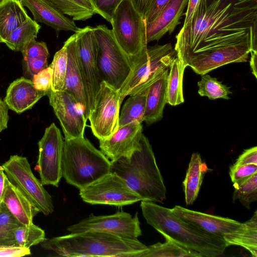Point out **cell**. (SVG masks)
<instances>
[{
  "label": "cell",
  "instance_id": "6da1fadb",
  "mask_svg": "<svg viewBox=\"0 0 257 257\" xmlns=\"http://www.w3.org/2000/svg\"><path fill=\"white\" fill-rule=\"evenodd\" d=\"M174 49L202 75L257 52V0H200L176 37Z\"/></svg>",
  "mask_w": 257,
  "mask_h": 257
},
{
  "label": "cell",
  "instance_id": "7a4b0ae2",
  "mask_svg": "<svg viewBox=\"0 0 257 257\" xmlns=\"http://www.w3.org/2000/svg\"><path fill=\"white\" fill-rule=\"evenodd\" d=\"M40 244L59 256L68 257H136L147 249V246L138 239L123 238L96 230L46 238Z\"/></svg>",
  "mask_w": 257,
  "mask_h": 257
},
{
  "label": "cell",
  "instance_id": "3957f363",
  "mask_svg": "<svg viewBox=\"0 0 257 257\" xmlns=\"http://www.w3.org/2000/svg\"><path fill=\"white\" fill-rule=\"evenodd\" d=\"M142 214L147 222L179 245L206 257L221 255L227 246L224 240L209 235L183 220L171 209L154 202L141 201Z\"/></svg>",
  "mask_w": 257,
  "mask_h": 257
},
{
  "label": "cell",
  "instance_id": "277c9868",
  "mask_svg": "<svg viewBox=\"0 0 257 257\" xmlns=\"http://www.w3.org/2000/svg\"><path fill=\"white\" fill-rule=\"evenodd\" d=\"M111 172L122 178L142 201L162 203L166 189L148 139L143 134L140 148L129 158L111 162Z\"/></svg>",
  "mask_w": 257,
  "mask_h": 257
},
{
  "label": "cell",
  "instance_id": "5b68a950",
  "mask_svg": "<svg viewBox=\"0 0 257 257\" xmlns=\"http://www.w3.org/2000/svg\"><path fill=\"white\" fill-rule=\"evenodd\" d=\"M111 161L84 137L65 140L62 175L81 189L111 172Z\"/></svg>",
  "mask_w": 257,
  "mask_h": 257
},
{
  "label": "cell",
  "instance_id": "8992f818",
  "mask_svg": "<svg viewBox=\"0 0 257 257\" xmlns=\"http://www.w3.org/2000/svg\"><path fill=\"white\" fill-rule=\"evenodd\" d=\"M176 55L172 45L167 43L148 47L145 52L131 60L132 71L119 91L121 100L123 101L127 95L148 88L166 70L170 68Z\"/></svg>",
  "mask_w": 257,
  "mask_h": 257
},
{
  "label": "cell",
  "instance_id": "52a82bcc",
  "mask_svg": "<svg viewBox=\"0 0 257 257\" xmlns=\"http://www.w3.org/2000/svg\"><path fill=\"white\" fill-rule=\"evenodd\" d=\"M97 42V66L102 81L120 90L132 71L130 57L116 42L112 31L100 25L94 27Z\"/></svg>",
  "mask_w": 257,
  "mask_h": 257
},
{
  "label": "cell",
  "instance_id": "ba28073f",
  "mask_svg": "<svg viewBox=\"0 0 257 257\" xmlns=\"http://www.w3.org/2000/svg\"><path fill=\"white\" fill-rule=\"evenodd\" d=\"M110 24L116 42L131 60L147 50L146 23L131 0L119 5Z\"/></svg>",
  "mask_w": 257,
  "mask_h": 257
},
{
  "label": "cell",
  "instance_id": "9c48e42d",
  "mask_svg": "<svg viewBox=\"0 0 257 257\" xmlns=\"http://www.w3.org/2000/svg\"><path fill=\"white\" fill-rule=\"evenodd\" d=\"M0 168L9 181L16 187L40 212L45 215L54 211L52 199L32 172L26 157L11 156Z\"/></svg>",
  "mask_w": 257,
  "mask_h": 257
},
{
  "label": "cell",
  "instance_id": "30bf717a",
  "mask_svg": "<svg viewBox=\"0 0 257 257\" xmlns=\"http://www.w3.org/2000/svg\"><path fill=\"white\" fill-rule=\"evenodd\" d=\"M93 29L86 26L78 28L75 33L79 68L90 113L94 107L102 82L97 66V42Z\"/></svg>",
  "mask_w": 257,
  "mask_h": 257
},
{
  "label": "cell",
  "instance_id": "8fae6325",
  "mask_svg": "<svg viewBox=\"0 0 257 257\" xmlns=\"http://www.w3.org/2000/svg\"><path fill=\"white\" fill-rule=\"evenodd\" d=\"M79 195L91 204L123 206L143 200L122 178L112 172L79 189Z\"/></svg>",
  "mask_w": 257,
  "mask_h": 257
},
{
  "label": "cell",
  "instance_id": "7c38bea8",
  "mask_svg": "<svg viewBox=\"0 0 257 257\" xmlns=\"http://www.w3.org/2000/svg\"><path fill=\"white\" fill-rule=\"evenodd\" d=\"M64 141L60 129L52 123L38 142L39 155L35 166L43 185L58 187L62 177V160Z\"/></svg>",
  "mask_w": 257,
  "mask_h": 257
},
{
  "label": "cell",
  "instance_id": "4fadbf2b",
  "mask_svg": "<svg viewBox=\"0 0 257 257\" xmlns=\"http://www.w3.org/2000/svg\"><path fill=\"white\" fill-rule=\"evenodd\" d=\"M122 102L119 90L102 81L88 119L93 135L99 140L109 138L117 130Z\"/></svg>",
  "mask_w": 257,
  "mask_h": 257
},
{
  "label": "cell",
  "instance_id": "5bb4252c",
  "mask_svg": "<svg viewBox=\"0 0 257 257\" xmlns=\"http://www.w3.org/2000/svg\"><path fill=\"white\" fill-rule=\"evenodd\" d=\"M67 230L71 233L96 230L133 239L142 235L138 213L133 216L123 211L108 215L91 214L77 223L68 226Z\"/></svg>",
  "mask_w": 257,
  "mask_h": 257
},
{
  "label": "cell",
  "instance_id": "9a60e30c",
  "mask_svg": "<svg viewBox=\"0 0 257 257\" xmlns=\"http://www.w3.org/2000/svg\"><path fill=\"white\" fill-rule=\"evenodd\" d=\"M49 103L60 121L65 140L84 137L86 124L84 109L74 96L65 90H51Z\"/></svg>",
  "mask_w": 257,
  "mask_h": 257
},
{
  "label": "cell",
  "instance_id": "2e32d148",
  "mask_svg": "<svg viewBox=\"0 0 257 257\" xmlns=\"http://www.w3.org/2000/svg\"><path fill=\"white\" fill-rule=\"evenodd\" d=\"M143 134L141 123L132 122L118 127L109 138L99 140V148L111 162L121 158H129L140 148Z\"/></svg>",
  "mask_w": 257,
  "mask_h": 257
},
{
  "label": "cell",
  "instance_id": "e0dca14e",
  "mask_svg": "<svg viewBox=\"0 0 257 257\" xmlns=\"http://www.w3.org/2000/svg\"><path fill=\"white\" fill-rule=\"evenodd\" d=\"M177 216L205 233L223 240V236L243 226V223L221 216L193 211L176 205L171 209Z\"/></svg>",
  "mask_w": 257,
  "mask_h": 257
},
{
  "label": "cell",
  "instance_id": "ac0fdd59",
  "mask_svg": "<svg viewBox=\"0 0 257 257\" xmlns=\"http://www.w3.org/2000/svg\"><path fill=\"white\" fill-rule=\"evenodd\" d=\"M67 52V66L63 90L71 94L84 109L86 120L89 116L88 102L79 68L75 33L64 44Z\"/></svg>",
  "mask_w": 257,
  "mask_h": 257
},
{
  "label": "cell",
  "instance_id": "d6986e66",
  "mask_svg": "<svg viewBox=\"0 0 257 257\" xmlns=\"http://www.w3.org/2000/svg\"><path fill=\"white\" fill-rule=\"evenodd\" d=\"M22 5L32 13L34 20L42 23L55 30L75 32L78 29L72 19H70L47 0H20Z\"/></svg>",
  "mask_w": 257,
  "mask_h": 257
},
{
  "label": "cell",
  "instance_id": "ffe728a7",
  "mask_svg": "<svg viewBox=\"0 0 257 257\" xmlns=\"http://www.w3.org/2000/svg\"><path fill=\"white\" fill-rule=\"evenodd\" d=\"M47 94L37 90L32 80L21 77L10 84L4 101L9 109L20 114L31 109L40 98Z\"/></svg>",
  "mask_w": 257,
  "mask_h": 257
},
{
  "label": "cell",
  "instance_id": "44dd1931",
  "mask_svg": "<svg viewBox=\"0 0 257 257\" xmlns=\"http://www.w3.org/2000/svg\"><path fill=\"white\" fill-rule=\"evenodd\" d=\"M188 0H170L157 17L146 24L148 43L159 40L167 33H171L179 23Z\"/></svg>",
  "mask_w": 257,
  "mask_h": 257
},
{
  "label": "cell",
  "instance_id": "7402d4cb",
  "mask_svg": "<svg viewBox=\"0 0 257 257\" xmlns=\"http://www.w3.org/2000/svg\"><path fill=\"white\" fill-rule=\"evenodd\" d=\"M1 202L23 225L33 223V218L40 212L7 177Z\"/></svg>",
  "mask_w": 257,
  "mask_h": 257
},
{
  "label": "cell",
  "instance_id": "603a6c76",
  "mask_svg": "<svg viewBox=\"0 0 257 257\" xmlns=\"http://www.w3.org/2000/svg\"><path fill=\"white\" fill-rule=\"evenodd\" d=\"M169 70H166L148 88L144 117V121L148 125L161 120L163 117L164 108L167 103Z\"/></svg>",
  "mask_w": 257,
  "mask_h": 257
},
{
  "label": "cell",
  "instance_id": "cb8c5ba5",
  "mask_svg": "<svg viewBox=\"0 0 257 257\" xmlns=\"http://www.w3.org/2000/svg\"><path fill=\"white\" fill-rule=\"evenodd\" d=\"M29 16L20 0H5L0 4V43H5L11 33Z\"/></svg>",
  "mask_w": 257,
  "mask_h": 257
},
{
  "label": "cell",
  "instance_id": "d4e9b609",
  "mask_svg": "<svg viewBox=\"0 0 257 257\" xmlns=\"http://www.w3.org/2000/svg\"><path fill=\"white\" fill-rule=\"evenodd\" d=\"M227 246L237 245L247 250L254 257L257 256V211L243 226L238 229L223 236Z\"/></svg>",
  "mask_w": 257,
  "mask_h": 257
},
{
  "label": "cell",
  "instance_id": "484cf974",
  "mask_svg": "<svg viewBox=\"0 0 257 257\" xmlns=\"http://www.w3.org/2000/svg\"><path fill=\"white\" fill-rule=\"evenodd\" d=\"M203 165L200 154L193 153L183 183L187 205L192 204L198 196L204 175Z\"/></svg>",
  "mask_w": 257,
  "mask_h": 257
},
{
  "label": "cell",
  "instance_id": "4316f807",
  "mask_svg": "<svg viewBox=\"0 0 257 257\" xmlns=\"http://www.w3.org/2000/svg\"><path fill=\"white\" fill-rule=\"evenodd\" d=\"M148 88L129 95L119 114L118 127L135 122L142 123L144 121Z\"/></svg>",
  "mask_w": 257,
  "mask_h": 257
},
{
  "label": "cell",
  "instance_id": "83f0119b",
  "mask_svg": "<svg viewBox=\"0 0 257 257\" xmlns=\"http://www.w3.org/2000/svg\"><path fill=\"white\" fill-rule=\"evenodd\" d=\"M186 67L176 55L170 65L167 80V103L171 105L184 102L183 78Z\"/></svg>",
  "mask_w": 257,
  "mask_h": 257
},
{
  "label": "cell",
  "instance_id": "f1b7e54d",
  "mask_svg": "<svg viewBox=\"0 0 257 257\" xmlns=\"http://www.w3.org/2000/svg\"><path fill=\"white\" fill-rule=\"evenodd\" d=\"M164 243L147 246V249L136 257H202L198 252L185 248L169 239Z\"/></svg>",
  "mask_w": 257,
  "mask_h": 257
},
{
  "label": "cell",
  "instance_id": "f546056e",
  "mask_svg": "<svg viewBox=\"0 0 257 257\" xmlns=\"http://www.w3.org/2000/svg\"><path fill=\"white\" fill-rule=\"evenodd\" d=\"M74 21H85L96 14L90 0H47Z\"/></svg>",
  "mask_w": 257,
  "mask_h": 257
},
{
  "label": "cell",
  "instance_id": "4dcf8cb0",
  "mask_svg": "<svg viewBox=\"0 0 257 257\" xmlns=\"http://www.w3.org/2000/svg\"><path fill=\"white\" fill-rule=\"evenodd\" d=\"M41 28L29 17L11 33L5 44L12 50L21 51L27 43L37 38Z\"/></svg>",
  "mask_w": 257,
  "mask_h": 257
},
{
  "label": "cell",
  "instance_id": "1f68e13d",
  "mask_svg": "<svg viewBox=\"0 0 257 257\" xmlns=\"http://www.w3.org/2000/svg\"><path fill=\"white\" fill-rule=\"evenodd\" d=\"M15 244L30 248L42 242L46 238L45 231L33 223L22 225L14 231Z\"/></svg>",
  "mask_w": 257,
  "mask_h": 257
},
{
  "label": "cell",
  "instance_id": "d6a6232c",
  "mask_svg": "<svg viewBox=\"0 0 257 257\" xmlns=\"http://www.w3.org/2000/svg\"><path fill=\"white\" fill-rule=\"evenodd\" d=\"M197 85L199 87V94L202 96H207L210 99H229V95L231 94L228 86L216 78L206 74L201 75V79L198 82Z\"/></svg>",
  "mask_w": 257,
  "mask_h": 257
},
{
  "label": "cell",
  "instance_id": "836d02e7",
  "mask_svg": "<svg viewBox=\"0 0 257 257\" xmlns=\"http://www.w3.org/2000/svg\"><path fill=\"white\" fill-rule=\"evenodd\" d=\"M22 224L9 211L3 202L0 203V245L15 244L14 231Z\"/></svg>",
  "mask_w": 257,
  "mask_h": 257
},
{
  "label": "cell",
  "instance_id": "e575fe53",
  "mask_svg": "<svg viewBox=\"0 0 257 257\" xmlns=\"http://www.w3.org/2000/svg\"><path fill=\"white\" fill-rule=\"evenodd\" d=\"M233 186V201L238 200L249 209L251 203L257 200V172L242 183Z\"/></svg>",
  "mask_w": 257,
  "mask_h": 257
},
{
  "label": "cell",
  "instance_id": "d590c367",
  "mask_svg": "<svg viewBox=\"0 0 257 257\" xmlns=\"http://www.w3.org/2000/svg\"><path fill=\"white\" fill-rule=\"evenodd\" d=\"M67 52L65 46L54 55L49 66L52 70V90H63L67 66Z\"/></svg>",
  "mask_w": 257,
  "mask_h": 257
},
{
  "label": "cell",
  "instance_id": "8d00e7d4",
  "mask_svg": "<svg viewBox=\"0 0 257 257\" xmlns=\"http://www.w3.org/2000/svg\"><path fill=\"white\" fill-rule=\"evenodd\" d=\"M21 52L23 57L29 58H46L49 56V51L44 42H38L33 39L27 43Z\"/></svg>",
  "mask_w": 257,
  "mask_h": 257
},
{
  "label": "cell",
  "instance_id": "74e56055",
  "mask_svg": "<svg viewBox=\"0 0 257 257\" xmlns=\"http://www.w3.org/2000/svg\"><path fill=\"white\" fill-rule=\"evenodd\" d=\"M123 0H90L96 14H99L109 23L119 5Z\"/></svg>",
  "mask_w": 257,
  "mask_h": 257
},
{
  "label": "cell",
  "instance_id": "f35d334b",
  "mask_svg": "<svg viewBox=\"0 0 257 257\" xmlns=\"http://www.w3.org/2000/svg\"><path fill=\"white\" fill-rule=\"evenodd\" d=\"M257 172V165H232L229 175L233 185L239 184Z\"/></svg>",
  "mask_w": 257,
  "mask_h": 257
},
{
  "label": "cell",
  "instance_id": "ab89813d",
  "mask_svg": "<svg viewBox=\"0 0 257 257\" xmlns=\"http://www.w3.org/2000/svg\"><path fill=\"white\" fill-rule=\"evenodd\" d=\"M32 80L37 90L48 94L52 89V70L51 67L48 66L35 74Z\"/></svg>",
  "mask_w": 257,
  "mask_h": 257
},
{
  "label": "cell",
  "instance_id": "60d3db41",
  "mask_svg": "<svg viewBox=\"0 0 257 257\" xmlns=\"http://www.w3.org/2000/svg\"><path fill=\"white\" fill-rule=\"evenodd\" d=\"M48 59L23 57V66L25 75L30 78L48 67Z\"/></svg>",
  "mask_w": 257,
  "mask_h": 257
},
{
  "label": "cell",
  "instance_id": "b9f144b4",
  "mask_svg": "<svg viewBox=\"0 0 257 257\" xmlns=\"http://www.w3.org/2000/svg\"><path fill=\"white\" fill-rule=\"evenodd\" d=\"M170 1L153 0L144 16L146 24L153 21Z\"/></svg>",
  "mask_w": 257,
  "mask_h": 257
},
{
  "label": "cell",
  "instance_id": "7bdbcfd3",
  "mask_svg": "<svg viewBox=\"0 0 257 257\" xmlns=\"http://www.w3.org/2000/svg\"><path fill=\"white\" fill-rule=\"evenodd\" d=\"M31 254L30 248L16 245H0V257H21Z\"/></svg>",
  "mask_w": 257,
  "mask_h": 257
},
{
  "label": "cell",
  "instance_id": "ee69618b",
  "mask_svg": "<svg viewBox=\"0 0 257 257\" xmlns=\"http://www.w3.org/2000/svg\"><path fill=\"white\" fill-rule=\"evenodd\" d=\"M234 165H257V147L246 149L238 157Z\"/></svg>",
  "mask_w": 257,
  "mask_h": 257
},
{
  "label": "cell",
  "instance_id": "f6af8a7d",
  "mask_svg": "<svg viewBox=\"0 0 257 257\" xmlns=\"http://www.w3.org/2000/svg\"><path fill=\"white\" fill-rule=\"evenodd\" d=\"M8 109L6 103L0 98V133L8 127Z\"/></svg>",
  "mask_w": 257,
  "mask_h": 257
},
{
  "label": "cell",
  "instance_id": "bcb514c9",
  "mask_svg": "<svg viewBox=\"0 0 257 257\" xmlns=\"http://www.w3.org/2000/svg\"><path fill=\"white\" fill-rule=\"evenodd\" d=\"M153 0H131L135 9L144 18V15Z\"/></svg>",
  "mask_w": 257,
  "mask_h": 257
},
{
  "label": "cell",
  "instance_id": "7dc6e473",
  "mask_svg": "<svg viewBox=\"0 0 257 257\" xmlns=\"http://www.w3.org/2000/svg\"><path fill=\"white\" fill-rule=\"evenodd\" d=\"M200 0H188L183 26L186 25L192 18Z\"/></svg>",
  "mask_w": 257,
  "mask_h": 257
},
{
  "label": "cell",
  "instance_id": "c3c4849f",
  "mask_svg": "<svg viewBox=\"0 0 257 257\" xmlns=\"http://www.w3.org/2000/svg\"><path fill=\"white\" fill-rule=\"evenodd\" d=\"M250 59L249 61L250 66L253 75L257 78L256 64H257V52H251Z\"/></svg>",
  "mask_w": 257,
  "mask_h": 257
},
{
  "label": "cell",
  "instance_id": "681fc988",
  "mask_svg": "<svg viewBox=\"0 0 257 257\" xmlns=\"http://www.w3.org/2000/svg\"><path fill=\"white\" fill-rule=\"evenodd\" d=\"M7 176L4 171L0 168V203L5 188V180Z\"/></svg>",
  "mask_w": 257,
  "mask_h": 257
},
{
  "label": "cell",
  "instance_id": "f907efd6",
  "mask_svg": "<svg viewBox=\"0 0 257 257\" xmlns=\"http://www.w3.org/2000/svg\"><path fill=\"white\" fill-rule=\"evenodd\" d=\"M4 2L3 0H0V4Z\"/></svg>",
  "mask_w": 257,
  "mask_h": 257
},
{
  "label": "cell",
  "instance_id": "816d5d0a",
  "mask_svg": "<svg viewBox=\"0 0 257 257\" xmlns=\"http://www.w3.org/2000/svg\"><path fill=\"white\" fill-rule=\"evenodd\" d=\"M3 1H4L5 0H3Z\"/></svg>",
  "mask_w": 257,
  "mask_h": 257
}]
</instances>
